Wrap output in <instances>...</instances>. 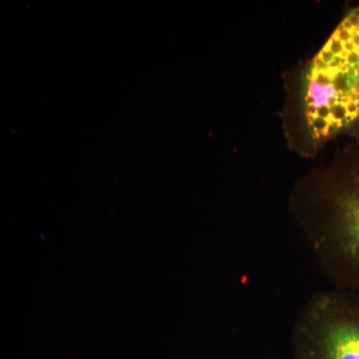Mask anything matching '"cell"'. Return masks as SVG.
I'll list each match as a JSON object with an SVG mask.
<instances>
[{"mask_svg":"<svg viewBox=\"0 0 359 359\" xmlns=\"http://www.w3.org/2000/svg\"><path fill=\"white\" fill-rule=\"evenodd\" d=\"M294 359H359V297L337 290L314 295L292 334Z\"/></svg>","mask_w":359,"mask_h":359,"instance_id":"obj_3","label":"cell"},{"mask_svg":"<svg viewBox=\"0 0 359 359\" xmlns=\"http://www.w3.org/2000/svg\"><path fill=\"white\" fill-rule=\"evenodd\" d=\"M351 156L328 186L325 212L304 231L337 290L359 297V149Z\"/></svg>","mask_w":359,"mask_h":359,"instance_id":"obj_2","label":"cell"},{"mask_svg":"<svg viewBox=\"0 0 359 359\" xmlns=\"http://www.w3.org/2000/svg\"><path fill=\"white\" fill-rule=\"evenodd\" d=\"M309 136L325 141L359 125V4L340 21L304 75Z\"/></svg>","mask_w":359,"mask_h":359,"instance_id":"obj_1","label":"cell"}]
</instances>
